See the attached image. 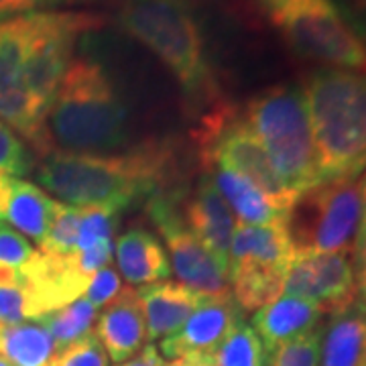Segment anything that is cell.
<instances>
[{
	"mask_svg": "<svg viewBox=\"0 0 366 366\" xmlns=\"http://www.w3.org/2000/svg\"><path fill=\"white\" fill-rule=\"evenodd\" d=\"M37 182L69 206L124 212L171 189L177 173L175 151L147 141L122 155H81L51 151L35 163Z\"/></svg>",
	"mask_w": 366,
	"mask_h": 366,
	"instance_id": "6da1fadb",
	"label": "cell"
},
{
	"mask_svg": "<svg viewBox=\"0 0 366 366\" xmlns=\"http://www.w3.org/2000/svg\"><path fill=\"white\" fill-rule=\"evenodd\" d=\"M117 21L167 66L189 104L222 102L192 0H122Z\"/></svg>",
	"mask_w": 366,
	"mask_h": 366,
	"instance_id": "7a4b0ae2",
	"label": "cell"
},
{
	"mask_svg": "<svg viewBox=\"0 0 366 366\" xmlns=\"http://www.w3.org/2000/svg\"><path fill=\"white\" fill-rule=\"evenodd\" d=\"M301 90L322 183L356 179L366 169V74L317 67Z\"/></svg>",
	"mask_w": 366,
	"mask_h": 366,
	"instance_id": "3957f363",
	"label": "cell"
},
{
	"mask_svg": "<svg viewBox=\"0 0 366 366\" xmlns=\"http://www.w3.org/2000/svg\"><path fill=\"white\" fill-rule=\"evenodd\" d=\"M47 131L53 151L106 155L129 143V112L110 76L90 57H76L55 94Z\"/></svg>",
	"mask_w": 366,
	"mask_h": 366,
	"instance_id": "277c9868",
	"label": "cell"
},
{
	"mask_svg": "<svg viewBox=\"0 0 366 366\" xmlns=\"http://www.w3.org/2000/svg\"><path fill=\"white\" fill-rule=\"evenodd\" d=\"M289 51L322 67L366 74V43L336 0H247Z\"/></svg>",
	"mask_w": 366,
	"mask_h": 366,
	"instance_id": "5b68a950",
	"label": "cell"
},
{
	"mask_svg": "<svg viewBox=\"0 0 366 366\" xmlns=\"http://www.w3.org/2000/svg\"><path fill=\"white\" fill-rule=\"evenodd\" d=\"M240 118L293 194L300 196L322 183L301 86L277 84L259 92L240 110Z\"/></svg>",
	"mask_w": 366,
	"mask_h": 366,
	"instance_id": "8992f818",
	"label": "cell"
},
{
	"mask_svg": "<svg viewBox=\"0 0 366 366\" xmlns=\"http://www.w3.org/2000/svg\"><path fill=\"white\" fill-rule=\"evenodd\" d=\"M362 214L360 183L332 179L295 197L285 228L295 254H327L352 250Z\"/></svg>",
	"mask_w": 366,
	"mask_h": 366,
	"instance_id": "52a82bcc",
	"label": "cell"
},
{
	"mask_svg": "<svg viewBox=\"0 0 366 366\" xmlns=\"http://www.w3.org/2000/svg\"><path fill=\"white\" fill-rule=\"evenodd\" d=\"M31 26V13L0 21V120L19 132L41 159L51 153L53 144L47 114L29 98L23 86Z\"/></svg>",
	"mask_w": 366,
	"mask_h": 366,
	"instance_id": "ba28073f",
	"label": "cell"
},
{
	"mask_svg": "<svg viewBox=\"0 0 366 366\" xmlns=\"http://www.w3.org/2000/svg\"><path fill=\"white\" fill-rule=\"evenodd\" d=\"M182 192H167L147 202V214L159 228L169 249L171 271L179 283L206 297H220L230 293L228 273L220 267L196 236L189 232L179 212Z\"/></svg>",
	"mask_w": 366,
	"mask_h": 366,
	"instance_id": "9c48e42d",
	"label": "cell"
},
{
	"mask_svg": "<svg viewBox=\"0 0 366 366\" xmlns=\"http://www.w3.org/2000/svg\"><path fill=\"white\" fill-rule=\"evenodd\" d=\"M283 295L314 301L330 317L346 312L356 303V277L350 252L295 254L285 273Z\"/></svg>",
	"mask_w": 366,
	"mask_h": 366,
	"instance_id": "30bf717a",
	"label": "cell"
},
{
	"mask_svg": "<svg viewBox=\"0 0 366 366\" xmlns=\"http://www.w3.org/2000/svg\"><path fill=\"white\" fill-rule=\"evenodd\" d=\"M182 218L189 232L212 252V257L228 273V257L236 218L209 175L199 177L194 192L189 197H185Z\"/></svg>",
	"mask_w": 366,
	"mask_h": 366,
	"instance_id": "8fae6325",
	"label": "cell"
},
{
	"mask_svg": "<svg viewBox=\"0 0 366 366\" xmlns=\"http://www.w3.org/2000/svg\"><path fill=\"white\" fill-rule=\"evenodd\" d=\"M244 312L236 305L232 293L220 297H208L189 320L173 336L163 338L159 344V352L167 360H177L187 354L208 352L244 320Z\"/></svg>",
	"mask_w": 366,
	"mask_h": 366,
	"instance_id": "7c38bea8",
	"label": "cell"
},
{
	"mask_svg": "<svg viewBox=\"0 0 366 366\" xmlns=\"http://www.w3.org/2000/svg\"><path fill=\"white\" fill-rule=\"evenodd\" d=\"M94 334L114 365H122L143 350L147 344V324L139 293L131 285L120 289L102 314H98Z\"/></svg>",
	"mask_w": 366,
	"mask_h": 366,
	"instance_id": "4fadbf2b",
	"label": "cell"
},
{
	"mask_svg": "<svg viewBox=\"0 0 366 366\" xmlns=\"http://www.w3.org/2000/svg\"><path fill=\"white\" fill-rule=\"evenodd\" d=\"M147 324V342L173 336L189 320V315L208 300L206 295L175 281H159L137 291Z\"/></svg>",
	"mask_w": 366,
	"mask_h": 366,
	"instance_id": "5bb4252c",
	"label": "cell"
},
{
	"mask_svg": "<svg viewBox=\"0 0 366 366\" xmlns=\"http://www.w3.org/2000/svg\"><path fill=\"white\" fill-rule=\"evenodd\" d=\"M295 259L285 222L267 226L236 224L228 271L232 267H262V269H287Z\"/></svg>",
	"mask_w": 366,
	"mask_h": 366,
	"instance_id": "9a60e30c",
	"label": "cell"
},
{
	"mask_svg": "<svg viewBox=\"0 0 366 366\" xmlns=\"http://www.w3.org/2000/svg\"><path fill=\"white\" fill-rule=\"evenodd\" d=\"M322 307L314 301L281 295L252 315V330L261 338L264 352H273L277 346L314 330L322 322Z\"/></svg>",
	"mask_w": 366,
	"mask_h": 366,
	"instance_id": "2e32d148",
	"label": "cell"
},
{
	"mask_svg": "<svg viewBox=\"0 0 366 366\" xmlns=\"http://www.w3.org/2000/svg\"><path fill=\"white\" fill-rule=\"evenodd\" d=\"M57 204L39 185L11 177L0 197V222L13 226L16 232L43 242L55 220Z\"/></svg>",
	"mask_w": 366,
	"mask_h": 366,
	"instance_id": "e0dca14e",
	"label": "cell"
},
{
	"mask_svg": "<svg viewBox=\"0 0 366 366\" xmlns=\"http://www.w3.org/2000/svg\"><path fill=\"white\" fill-rule=\"evenodd\" d=\"M120 274L131 285H151L169 279L171 262L163 244L153 232L131 228L114 242Z\"/></svg>",
	"mask_w": 366,
	"mask_h": 366,
	"instance_id": "ac0fdd59",
	"label": "cell"
},
{
	"mask_svg": "<svg viewBox=\"0 0 366 366\" xmlns=\"http://www.w3.org/2000/svg\"><path fill=\"white\" fill-rule=\"evenodd\" d=\"M204 169L208 171L212 182L220 189V194L232 209L238 224L267 226V224L285 222L287 212L277 208L257 185H252L242 175L226 169V167H220V165H214V163L206 165Z\"/></svg>",
	"mask_w": 366,
	"mask_h": 366,
	"instance_id": "d6986e66",
	"label": "cell"
},
{
	"mask_svg": "<svg viewBox=\"0 0 366 366\" xmlns=\"http://www.w3.org/2000/svg\"><path fill=\"white\" fill-rule=\"evenodd\" d=\"M320 366H366V312L356 301L324 327Z\"/></svg>",
	"mask_w": 366,
	"mask_h": 366,
	"instance_id": "ffe728a7",
	"label": "cell"
},
{
	"mask_svg": "<svg viewBox=\"0 0 366 366\" xmlns=\"http://www.w3.org/2000/svg\"><path fill=\"white\" fill-rule=\"evenodd\" d=\"M264 358L267 352L261 338L252 326L240 320L216 348L208 352L187 354L171 362L173 366H262Z\"/></svg>",
	"mask_w": 366,
	"mask_h": 366,
	"instance_id": "44dd1931",
	"label": "cell"
},
{
	"mask_svg": "<svg viewBox=\"0 0 366 366\" xmlns=\"http://www.w3.org/2000/svg\"><path fill=\"white\" fill-rule=\"evenodd\" d=\"M55 352V342L39 322L11 324L0 332V356L13 366H49Z\"/></svg>",
	"mask_w": 366,
	"mask_h": 366,
	"instance_id": "7402d4cb",
	"label": "cell"
},
{
	"mask_svg": "<svg viewBox=\"0 0 366 366\" xmlns=\"http://www.w3.org/2000/svg\"><path fill=\"white\" fill-rule=\"evenodd\" d=\"M287 269L262 267H232L228 271V285L236 305L242 312H257L283 295Z\"/></svg>",
	"mask_w": 366,
	"mask_h": 366,
	"instance_id": "603a6c76",
	"label": "cell"
},
{
	"mask_svg": "<svg viewBox=\"0 0 366 366\" xmlns=\"http://www.w3.org/2000/svg\"><path fill=\"white\" fill-rule=\"evenodd\" d=\"M96 317H98V310L86 297H79L78 301L69 303L66 307L41 317L39 324L49 332V336L55 342V348L59 352L69 344L88 336L96 324Z\"/></svg>",
	"mask_w": 366,
	"mask_h": 366,
	"instance_id": "cb8c5ba5",
	"label": "cell"
},
{
	"mask_svg": "<svg viewBox=\"0 0 366 366\" xmlns=\"http://www.w3.org/2000/svg\"><path fill=\"white\" fill-rule=\"evenodd\" d=\"M79 220H81V208L69 206V204H57L51 228L43 238V242H39L41 252L51 254V257L76 254L78 252Z\"/></svg>",
	"mask_w": 366,
	"mask_h": 366,
	"instance_id": "d4e9b609",
	"label": "cell"
},
{
	"mask_svg": "<svg viewBox=\"0 0 366 366\" xmlns=\"http://www.w3.org/2000/svg\"><path fill=\"white\" fill-rule=\"evenodd\" d=\"M322 340L324 326L320 324L297 338L277 346L273 352L267 354L262 366H320Z\"/></svg>",
	"mask_w": 366,
	"mask_h": 366,
	"instance_id": "484cf974",
	"label": "cell"
},
{
	"mask_svg": "<svg viewBox=\"0 0 366 366\" xmlns=\"http://www.w3.org/2000/svg\"><path fill=\"white\" fill-rule=\"evenodd\" d=\"M118 212L98 206L81 208V220H79L78 234V252L88 250L92 247L112 242V232L117 226Z\"/></svg>",
	"mask_w": 366,
	"mask_h": 366,
	"instance_id": "4316f807",
	"label": "cell"
},
{
	"mask_svg": "<svg viewBox=\"0 0 366 366\" xmlns=\"http://www.w3.org/2000/svg\"><path fill=\"white\" fill-rule=\"evenodd\" d=\"M31 147L0 120V171L11 177H23L35 169Z\"/></svg>",
	"mask_w": 366,
	"mask_h": 366,
	"instance_id": "83f0119b",
	"label": "cell"
},
{
	"mask_svg": "<svg viewBox=\"0 0 366 366\" xmlns=\"http://www.w3.org/2000/svg\"><path fill=\"white\" fill-rule=\"evenodd\" d=\"M110 358L106 354L104 346L90 332L88 336L79 338L78 342L69 344L67 348L55 352L49 366H108Z\"/></svg>",
	"mask_w": 366,
	"mask_h": 366,
	"instance_id": "f1b7e54d",
	"label": "cell"
},
{
	"mask_svg": "<svg viewBox=\"0 0 366 366\" xmlns=\"http://www.w3.org/2000/svg\"><path fill=\"white\" fill-rule=\"evenodd\" d=\"M35 254V249L26 240V236L16 232L13 226L0 222V264L14 271H21L29 259Z\"/></svg>",
	"mask_w": 366,
	"mask_h": 366,
	"instance_id": "f546056e",
	"label": "cell"
},
{
	"mask_svg": "<svg viewBox=\"0 0 366 366\" xmlns=\"http://www.w3.org/2000/svg\"><path fill=\"white\" fill-rule=\"evenodd\" d=\"M120 289H122V285H120V274L117 273L114 267L106 264L100 271H96V273L92 274L84 297L90 301L96 310H100V307H106L110 301L117 297Z\"/></svg>",
	"mask_w": 366,
	"mask_h": 366,
	"instance_id": "4dcf8cb0",
	"label": "cell"
},
{
	"mask_svg": "<svg viewBox=\"0 0 366 366\" xmlns=\"http://www.w3.org/2000/svg\"><path fill=\"white\" fill-rule=\"evenodd\" d=\"M21 322H31L25 291L21 287L0 285V324L11 326V324H21Z\"/></svg>",
	"mask_w": 366,
	"mask_h": 366,
	"instance_id": "1f68e13d",
	"label": "cell"
},
{
	"mask_svg": "<svg viewBox=\"0 0 366 366\" xmlns=\"http://www.w3.org/2000/svg\"><path fill=\"white\" fill-rule=\"evenodd\" d=\"M81 2H90V0H0V21L29 13L57 11L61 6L81 4Z\"/></svg>",
	"mask_w": 366,
	"mask_h": 366,
	"instance_id": "d6a6232c",
	"label": "cell"
},
{
	"mask_svg": "<svg viewBox=\"0 0 366 366\" xmlns=\"http://www.w3.org/2000/svg\"><path fill=\"white\" fill-rule=\"evenodd\" d=\"M358 37L366 43V0H336Z\"/></svg>",
	"mask_w": 366,
	"mask_h": 366,
	"instance_id": "836d02e7",
	"label": "cell"
},
{
	"mask_svg": "<svg viewBox=\"0 0 366 366\" xmlns=\"http://www.w3.org/2000/svg\"><path fill=\"white\" fill-rule=\"evenodd\" d=\"M117 366H173V362L161 356L155 344H144V348L137 356Z\"/></svg>",
	"mask_w": 366,
	"mask_h": 366,
	"instance_id": "e575fe53",
	"label": "cell"
},
{
	"mask_svg": "<svg viewBox=\"0 0 366 366\" xmlns=\"http://www.w3.org/2000/svg\"><path fill=\"white\" fill-rule=\"evenodd\" d=\"M356 301L366 307V267H358L356 273Z\"/></svg>",
	"mask_w": 366,
	"mask_h": 366,
	"instance_id": "d590c367",
	"label": "cell"
},
{
	"mask_svg": "<svg viewBox=\"0 0 366 366\" xmlns=\"http://www.w3.org/2000/svg\"><path fill=\"white\" fill-rule=\"evenodd\" d=\"M360 202H362V214H360V226H358L356 240L366 236V173L365 177H362V183H360Z\"/></svg>",
	"mask_w": 366,
	"mask_h": 366,
	"instance_id": "8d00e7d4",
	"label": "cell"
},
{
	"mask_svg": "<svg viewBox=\"0 0 366 366\" xmlns=\"http://www.w3.org/2000/svg\"><path fill=\"white\" fill-rule=\"evenodd\" d=\"M354 250H356V269L358 267H366V236L354 240Z\"/></svg>",
	"mask_w": 366,
	"mask_h": 366,
	"instance_id": "74e56055",
	"label": "cell"
},
{
	"mask_svg": "<svg viewBox=\"0 0 366 366\" xmlns=\"http://www.w3.org/2000/svg\"><path fill=\"white\" fill-rule=\"evenodd\" d=\"M0 366H13V365H11V362H9L6 358H2V356H0Z\"/></svg>",
	"mask_w": 366,
	"mask_h": 366,
	"instance_id": "f35d334b",
	"label": "cell"
},
{
	"mask_svg": "<svg viewBox=\"0 0 366 366\" xmlns=\"http://www.w3.org/2000/svg\"><path fill=\"white\" fill-rule=\"evenodd\" d=\"M2 327H4V324H0V332H2Z\"/></svg>",
	"mask_w": 366,
	"mask_h": 366,
	"instance_id": "ab89813d",
	"label": "cell"
},
{
	"mask_svg": "<svg viewBox=\"0 0 366 366\" xmlns=\"http://www.w3.org/2000/svg\"><path fill=\"white\" fill-rule=\"evenodd\" d=\"M362 307H365V305H362ZM365 312H366V307H365Z\"/></svg>",
	"mask_w": 366,
	"mask_h": 366,
	"instance_id": "60d3db41",
	"label": "cell"
}]
</instances>
